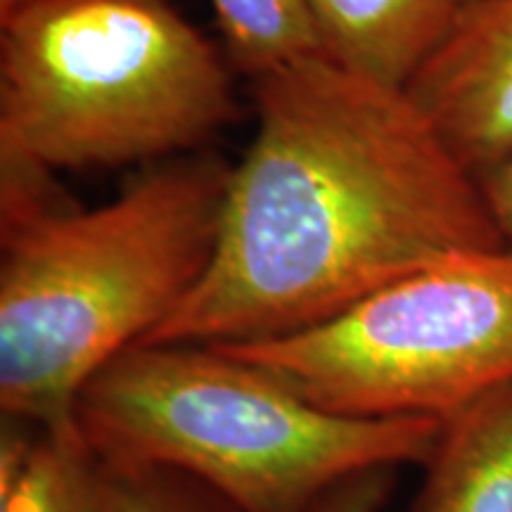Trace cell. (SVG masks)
I'll return each instance as SVG.
<instances>
[{"label":"cell","mask_w":512,"mask_h":512,"mask_svg":"<svg viewBox=\"0 0 512 512\" xmlns=\"http://www.w3.org/2000/svg\"><path fill=\"white\" fill-rule=\"evenodd\" d=\"M102 460V458H100ZM102 512H242L171 467L102 460Z\"/></svg>","instance_id":"8fae6325"},{"label":"cell","mask_w":512,"mask_h":512,"mask_svg":"<svg viewBox=\"0 0 512 512\" xmlns=\"http://www.w3.org/2000/svg\"><path fill=\"white\" fill-rule=\"evenodd\" d=\"M460 3H463V5H467V3H475V0H460Z\"/></svg>","instance_id":"9a60e30c"},{"label":"cell","mask_w":512,"mask_h":512,"mask_svg":"<svg viewBox=\"0 0 512 512\" xmlns=\"http://www.w3.org/2000/svg\"><path fill=\"white\" fill-rule=\"evenodd\" d=\"M399 467H373L339 482L311 512H382L396 489Z\"/></svg>","instance_id":"7c38bea8"},{"label":"cell","mask_w":512,"mask_h":512,"mask_svg":"<svg viewBox=\"0 0 512 512\" xmlns=\"http://www.w3.org/2000/svg\"><path fill=\"white\" fill-rule=\"evenodd\" d=\"M76 425L102 460L171 467L242 512H311L373 467L422 465L441 420L351 418L216 344L145 342L88 380Z\"/></svg>","instance_id":"3957f363"},{"label":"cell","mask_w":512,"mask_h":512,"mask_svg":"<svg viewBox=\"0 0 512 512\" xmlns=\"http://www.w3.org/2000/svg\"><path fill=\"white\" fill-rule=\"evenodd\" d=\"M233 166L150 164L100 207L0 238V411L60 425L93 375L147 342L202 283Z\"/></svg>","instance_id":"7a4b0ae2"},{"label":"cell","mask_w":512,"mask_h":512,"mask_svg":"<svg viewBox=\"0 0 512 512\" xmlns=\"http://www.w3.org/2000/svg\"><path fill=\"white\" fill-rule=\"evenodd\" d=\"M323 48L354 72L406 88L456 22L460 0H309Z\"/></svg>","instance_id":"52a82bcc"},{"label":"cell","mask_w":512,"mask_h":512,"mask_svg":"<svg viewBox=\"0 0 512 512\" xmlns=\"http://www.w3.org/2000/svg\"><path fill=\"white\" fill-rule=\"evenodd\" d=\"M216 347L325 411L446 420L512 384V247L444 256L316 328Z\"/></svg>","instance_id":"5b68a950"},{"label":"cell","mask_w":512,"mask_h":512,"mask_svg":"<svg viewBox=\"0 0 512 512\" xmlns=\"http://www.w3.org/2000/svg\"><path fill=\"white\" fill-rule=\"evenodd\" d=\"M254 93L214 261L147 342L287 337L444 256L508 247L406 88L318 50L256 76Z\"/></svg>","instance_id":"6da1fadb"},{"label":"cell","mask_w":512,"mask_h":512,"mask_svg":"<svg viewBox=\"0 0 512 512\" xmlns=\"http://www.w3.org/2000/svg\"><path fill=\"white\" fill-rule=\"evenodd\" d=\"M230 53L256 76L323 48L309 0H209Z\"/></svg>","instance_id":"30bf717a"},{"label":"cell","mask_w":512,"mask_h":512,"mask_svg":"<svg viewBox=\"0 0 512 512\" xmlns=\"http://www.w3.org/2000/svg\"><path fill=\"white\" fill-rule=\"evenodd\" d=\"M479 190L505 245L512 247V150L477 176Z\"/></svg>","instance_id":"4fadbf2b"},{"label":"cell","mask_w":512,"mask_h":512,"mask_svg":"<svg viewBox=\"0 0 512 512\" xmlns=\"http://www.w3.org/2000/svg\"><path fill=\"white\" fill-rule=\"evenodd\" d=\"M31 3H38V0H0V17L10 15V12H15L19 8H24V5H31Z\"/></svg>","instance_id":"5bb4252c"},{"label":"cell","mask_w":512,"mask_h":512,"mask_svg":"<svg viewBox=\"0 0 512 512\" xmlns=\"http://www.w3.org/2000/svg\"><path fill=\"white\" fill-rule=\"evenodd\" d=\"M0 512H102V460L76 418L38 430L22 472L0 489Z\"/></svg>","instance_id":"9c48e42d"},{"label":"cell","mask_w":512,"mask_h":512,"mask_svg":"<svg viewBox=\"0 0 512 512\" xmlns=\"http://www.w3.org/2000/svg\"><path fill=\"white\" fill-rule=\"evenodd\" d=\"M448 150L479 176L512 150V0L460 8L411 83Z\"/></svg>","instance_id":"8992f818"},{"label":"cell","mask_w":512,"mask_h":512,"mask_svg":"<svg viewBox=\"0 0 512 512\" xmlns=\"http://www.w3.org/2000/svg\"><path fill=\"white\" fill-rule=\"evenodd\" d=\"M408 512H512V384L441 420Z\"/></svg>","instance_id":"ba28073f"},{"label":"cell","mask_w":512,"mask_h":512,"mask_svg":"<svg viewBox=\"0 0 512 512\" xmlns=\"http://www.w3.org/2000/svg\"><path fill=\"white\" fill-rule=\"evenodd\" d=\"M0 24V147L55 171L166 162L235 114L219 50L166 0H38Z\"/></svg>","instance_id":"277c9868"}]
</instances>
